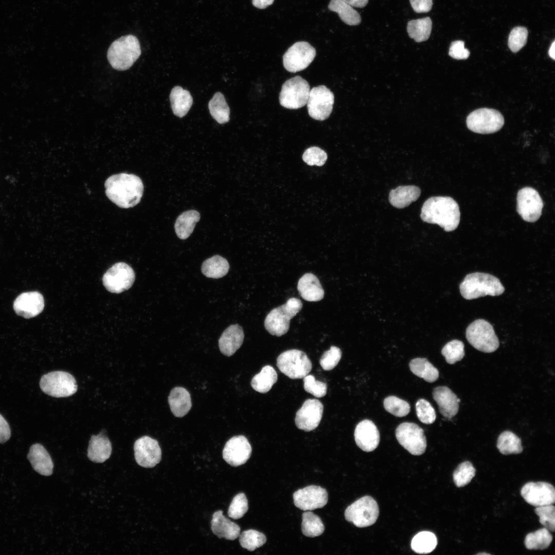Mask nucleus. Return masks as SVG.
<instances>
[{"instance_id":"1","label":"nucleus","mask_w":555,"mask_h":555,"mask_svg":"<svg viewBox=\"0 0 555 555\" xmlns=\"http://www.w3.org/2000/svg\"><path fill=\"white\" fill-rule=\"evenodd\" d=\"M104 186L107 197L117 206L124 209L137 205L144 190L142 181L138 176L124 173L109 177Z\"/></svg>"},{"instance_id":"2","label":"nucleus","mask_w":555,"mask_h":555,"mask_svg":"<svg viewBox=\"0 0 555 555\" xmlns=\"http://www.w3.org/2000/svg\"><path fill=\"white\" fill-rule=\"evenodd\" d=\"M458 203L448 196H434L428 199L421 208L420 217L426 223L437 224L446 232L456 229L460 221Z\"/></svg>"},{"instance_id":"3","label":"nucleus","mask_w":555,"mask_h":555,"mask_svg":"<svg viewBox=\"0 0 555 555\" xmlns=\"http://www.w3.org/2000/svg\"><path fill=\"white\" fill-rule=\"evenodd\" d=\"M459 289L462 297L470 300L486 295H501L505 288L496 277L477 272L467 274L460 284Z\"/></svg>"},{"instance_id":"4","label":"nucleus","mask_w":555,"mask_h":555,"mask_svg":"<svg viewBox=\"0 0 555 555\" xmlns=\"http://www.w3.org/2000/svg\"><path fill=\"white\" fill-rule=\"evenodd\" d=\"M141 54L138 39L133 35L121 36L112 43L107 51L111 66L118 70L130 68Z\"/></svg>"},{"instance_id":"5","label":"nucleus","mask_w":555,"mask_h":555,"mask_svg":"<svg viewBox=\"0 0 555 555\" xmlns=\"http://www.w3.org/2000/svg\"><path fill=\"white\" fill-rule=\"evenodd\" d=\"M303 304L295 298L289 299L286 303L272 309L266 316L264 326L271 335L280 337L288 331L290 321L301 310Z\"/></svg>"},{"instance_id":"6","label":"nucleus","mask_w":555,"mask_h":555,"mask_svg":"<svg viewBox=\"0 0 555 555\" xmlns=\"http://www.w3.org/2000/svg\"><path fill=\"white\" fill-rule=\"evenodd\" d=\"M466 337L473 347L484 353L494 352L499 347V341L492 326L483 319L476 320L469 324Z\"/></svg>"},{"instance_id":"7","label":"nucleus","mask_w":555,"mask_h":555,"mask_svg":"<svg viewBox=\"0 0 555 555\" xmlns=\"http://www.w3.org/2000/svg\"><path fill=\"white\" fill-rule=\"evenodd\" d=\"M40 385L44 393L57 398L70 396L77 392L78 388L73 376L68 372L60 371L43 375Z\"/></svg>"},{"instance_id":"8","label":"nucleus","mask_w":555,"mask_h":555,"mask_svg":"<svg viewBox=\"0 0 555 555\" xmlns=\"http://www.w3.org/2000/svg\"><path fill=\"white\" fill-rule=\"evenodd\" d=\"M279 370L289 378H303L312 369V363L303 351L293 349L281 353L276 360Z\"/></svg>"},{"instance_id":"9","label":"nucleus","mask_w":555,"mask_h":555,"mask_svg":"<svg viewBox=\"0 0 555 555\" xmlns=\"http://www.w3.org/2000/svg\"><path fill=\"white\" fill-rule=\"evenodd\" d=\"M308 82L299 76L291 78L283 84L279 96L280 104L292 109L302 107L307 104L310 92Z\"/></svg>"},{"instance_id":"10","label":"nucleus","mask_w":555,"mask_h":555,"mask_svg":"<svg viewBox=\"0 0 555 555\" xmlns=\"http://www.w3.org/2000/svg\"><path fill=\"white\" fill-rule=\"evenodd\" d=\"M346 521L357 527L363 528L374 524L379 515V507L376 501L370 496H365L356 501L344 512Z\"/></svg>"},{"instance_id":"11","label":"nucleus","mask_w":555,"mask_h":555,"mask_svg":"<svg viewBox=\"0 0 555 555\" xmlns=\"http://www.w3.org/2000/svg\"><path fill=\"white\" fill-rule=\"evenodd\" d=\"M466 123L470 131L488 134L500 130L504 125V118L496 109L482 108L471 112L467 118Z\"/></svg>"},{"instance_id":"12","label":"nucleus","mask_w":555,"mask_h":555,"mask_svg":"<svg viewBox=\"0 0 555 555\" xmlns=\"http://www.w3.org/2000/svg\"><path fill=\"white\" fill-rule=\"evenodd\" d=\"M395 434L398 442L411 454L420 455L425 452L426 438L423 429L417 424L403 422L396 428Z\"/></svg>"},{"instance_id":"13","label":"nucleus","mask_w":555,"mask_h":555,"mask_svg":"<svg viewBox=\"0 0 555 555\" xmlns=\"http://www.w3.org/2000/svg\"><path fill=\"white\" fill-rule=\"evenodd\" d=\"M316 55L315 48L305 41L297 42L290 46L283 57L284 68L289 72H297L306 69Z\"/></svg>"},{"instance_id":"14","label":"nucleus","mask_w":555,"mask_h":555,"mask_svg":"<svg viewBox=\"0 0 555 555\" xmlns=\"http://www.w3.org/2000/svg\"><path fill=\"white\" fill-rule=\"evenodd\" d=\"M334 103L333 93L324 85L312 88L309 92L307 107L309 115L313 119L323 121L332 112Z\"/></svg>"},{"instance_id":"15","label":"nucleus","mask_w":555,"mask_h":555,"mask_svg":"<svg viewBox=\"0 0 555 555\" xmlns=\"http://www.w3.org/2000/svg\"><path fill=\"white\" fill-rule=\"evenodd\" d=\"M135 274L131 266L125 263H117L104 273L103 285L112 292L119 293L128 289L133 285Z\"/></svg>"},{"instance_id":"16","label":"nucleus","mask_w":555,"mask_h":555,"mask_svg":"<svg viewBox=\"0 0 555 555\" xmlns=\"http://www.w3.org/2000/svg\"><path fill=\"white\" fill-rule=\"evenodd\" d=\"M543 208V200L534 189L527 187L519 191L516 209L523 220L530 223L536 221L542 214Z\"/></svg>"},{"instance_id":"17","label":"nucleus","mask_w":555,"mask_h":555,"mask_svg":"<svg viewBox=\"0 0 555 555\" xmlns=\"http://www.w3.org/2000/svg\"><path fill=\"white\" fill-rule=\"evenodd\" d=\"M134 450L136 461L142 467L153 468L161 460V450L158 442L148 436L136 440Z\"/></svg>"},{"instance_id":"18","label":"nucleus","mask_w":555,"mask_h":555,"mask_svg":"<svg viewBox=\"0 0 555 555\" xmlns=\"http://www.w3.org/2000/svg\"><path fill=\"white\" fill-rule=\"evenodd\" d=\"M295 506L304 511L323 507L328 501V493L320 486L311 485L299 489L293 494Z\"/></svg>"},{"instance_id":"19","label":"nucleus","mask_w":555,"mask_h":555,"mask_svg":"<svg viewBox=\"0 0 555 555\" xmlns=\"http://www.w3.org/2000/svg\"><path fill=\"white\" fill-rule=\"evenodd\" d=\"M521 494L527 503L536 507L553 504L555 501L554 488L546 482L527 483Z\"/></svg>"},{"instance_id":"20","label":"nucleus","mask_w":555,"mask_h":555,"mask_svg":"<svg viewBox=\"0 0 555 555\" xmlns=\"http://www.w3.org/2000/svg\"><path fill=\"white\" fill-rule=\"evenodd\" d=\"M323 408V405L318 399L306 400L296 413V426L306 432L314 430L321 421Z\"/></svg>"},{"instance_id":"21","label":"nucleus","mask_w":555,"mask_h":555,"mask_svg":"<svg viewBox=\"0 0 555 555\" xmlns=\"http://www.w3.org/2000/svg\"><path fill=\"white\" fill-rule=\"evenodd\" d=\"M251 446L243 435L232 437L226 443L223 451L224 459L230 465L237 467L244 464L250 457Z\"/></svg>"},{"instance_id":"22","label":"nucleus","mask_w":555,"mask_h":555,"mask_svg":"<svg viewBox=\"0 0 555 555\" xmlns=\"http://www.w3.org/2000/svg\"><path fill=\"white\" fill-rule=\"evenodd\" d=\"M44 307V298L37 291L22 293L13 303L15 313L26 319L36 316L43 311Z\"/></svg>"},{"instance_id":"23","label":"nucleus","mask_w":555,"mask_h":555,"mask_svg":"<svg viewBox=\"0 0 555 555\" xmlns=\"http://www.w3.org/2000/svg\"><path fill=\"white\" fill-rule=\"evenodd\" d=\"M354 437L357 445L367 452L374 451L380 441V434L377 427L368 419L358 423L355 430Z\"/></svg>"},{"instance_id":"24","label":"nucleus","mask_w":555,"mask_h":555,"mask_svg":"<svg viewBox=\"0 0 555 555\" xmlns=\"http://www.w3.org/2000/svg\"><path fill=\"white\" fill-rule=\"evenodd\" d=\"M432 394L443 416L452 418L457 414L460 400L451 389L446 386H438L433 390Z\"/></svg>"},{"instance_id":"25","label":"nucleus","mask_w":555,"mask_h":555,"mask_svg":"<svg viewBox=\"0 0 555 555\" xmlns=\"http://www.w3.org/2000/svg\"><path fill=\"white\" fill-rule=\"evenodd\" d=\"M244 333L242 327L238 324L231 325L223 332L218 340L220 352L230 357L238 349L243 343Z\"/></svg>"},{"instance_id":"26","label":"nucleus","mask_w":555,"mask_h":555,"mask_svg":"<svg viewBox=\"0 0 555 555\" xmlns=\"http://www.w3.org/2000/svg\"><path fill=\"white\" fill-rule=\"evenodd\" d=\"M297 289L301 297L309 302H318L323 299L324 290L313 274H304L299 280Z\"/></svg>"},{"instance_id":"27","label":"nucleus","mask_w":555,"mask_h":555,"mask_svg":"<svg viewBox=\"0 0 555 555\" xmlns=\"http://www.w3.org/2000/svg\"><path fill=\"white\" fill-rule=\"evenodd\" d=\"M27 458L33 469L38 473L50 476L53 472V463L45 448L39 443L32 445Z\"/></svg>"},{"instance_id":"28","label":"nucleus","mask_w":555,"mask_h":555,"mask_svg":"<svg viewBox=\"0 0 555 555\" xmlns=\"http://www.w3.org/2000/svg\"><path fill=\"white\" fill-rule=\"evenodd\" d=\"M211 529L212 532L219 538H225L229 540L237 539L239 535L240 530L238 525L223 515L222 510H218L213 514Z\"/></svg>"},{"instance_id":"29","label":"nucleus","mask_w":555,"mask_h":555,"mask_svg":"<svg viewBox=\"0 0 555 555\" xmlns=\"http://www.w3.org/2000/svg\"><path fill=\"white\" fill-rule=\"evenodd\" d=\"M112 451L110 440L101 432L91 437L87 449V456L93 462L102 463L109 458Z\"/></svg>"},{"instance_id":"30","label":"nucleus","mask_w":555,"mask_h":555,"mask_svg":"<svg viewBox=\"0 0 555 555\" xmlns=\"http://www.w3.org/2000/svg\"><path fill=\"white\" fill-rule=\"evenodd\" d=\"M168 402L172 413L177 417L186 415L192 407L190 394L182 387H175L171 390Z\"/></svg>"},{"instance_id":"31","label":"nucleus","mask_w":555,"mask_h":555,"mask_svg":"<svg viewBox=\"0 0 555 555\" xmlns=\"http://www.w3.org/2000/svg\"><path fill=\"white\" fill-rule=\"evenodd\" d=\"M420 194L421 190L417 186H401L390 191L388 200L393 206L401 209L416 201Z\"/></svg>"},{"instance_id":"32","label":"nucleus","mask_w":555,"mask_h":555,"mask_svg":"<svg viewBox=\"0 0 555 555\" xmlns=\"http://www.w3.org/2000/svg\"><path fill=\"white\" fill-rule=\"evenodd\" d=\"M170 100L174 114L180 118L187 115L193 104L190 92L179 86L172 89Z\"/></svg>"},{"instance_id":"33","label":"nucleus","mask_w":555,"mask_h":555,"mask_svg":"<svg viewBox=\"0 0 555 555\" xmlns=\"http://www.w3.org/2000/svg\"><path fill=\"white\" fill-rule=\"evenodd\" d=\"M200 218L199 213L196 210H188L181 213L177 217L174 226L177 236L181 239L188 238Z\"/></svg>"},{"instance_id":"34","label":"nucleus","mask_w":555,"mask_h":555,"mask_svg":"<svg viewBox=\"0 0 555 555\" xmlns=\"http://www.w3.org/2000/svg\"><path fill=\"white\" fill-rule=\"evenodd\" d=\"M229 267V263L226 258L215 255L203 262L201 270L206 277L219 279L227 274Z\"/></svg>"},{"instance_id":"35","label":"nucleus","mask_w":555,"mask_h":555,"mask_svg":"<svg viewBox=\"0 0 555 555\" xmlns=\"http://www.w3.org/2000/svg\"><path fill=\"white\" fill-rule=\"evenodd\" d=\"M278 380V374L274 368L270 365L264 366L260 373L252 379L251 385L252 388L261 393L269 391Z\"/></svg>"},{"instance_id":"36","label":"nucleus","mask_w":555,"mask_h":555,"mask_svg":"<svg viewBox=\"0 0 555 555\" xmlns=\"http://www.w3.org/2000/svg\"><path fill=\"white\" fill-rule=\"evenodd\" d=\"M328 8L329 10L336 12L340 19L348 25H357L361 21L359 13L343 0H330Z\"/></svg>"},{"instance_id":"37","label":"nucleus","mask_w":555,"mask_h":555,"mask_svg":"<svg viewBox=\"0 0 555 555\" xmlns=\"http://www.w3.org/2000/svg\"><path fill=\"white\" fill-rule=\"evenodd\" d=\"M411 372L428 382H433L439 377V372L426 358H417L409 364Z\"/></svg>"},{"instance_id":"38","label":"nucleus","mask_w":555,"mask_h":555,"mask_svg":"<svg viewBox=\"0 0 555 555\" xmlns=\"http://www.w3.org/2000/svg\"><path fill=\"white\" fill-rule=\"evenodd\" d=\"M432 22L429 17L413 20L407 25V31L409 36L417 42L427 40L431 33Z\"/></svg>"},{"instance_id":"39","label":"nucleus","mask_w":555,"mask_h":555,"mask_svg":"<svg viewBox=\"0 0 555 555\" xmlns=\"http://www.w3.org/2000/svg\"><path fill=\"white\" fill-rule=\"evenodd\" d=\"M212 117L219 124L228 122L230 120V108L224 96L220 92H216L208 104Z\"/></svg>"},{"instance_id":"40","label":"nucleus","mask_w":555,"mask_h":555,"mask_svg":"<svg viewBox=\"0 0 555 555\" xmlns=\"http://www.w3.org/2000/svg\"><path fill=\"white\" fill-rule=\"evenodd\" d=\"M496 446L504 455L519 454L523 451L520 438L509 431H504L499 435Z\"/></svg>"},{"instance_id":"41","label":"nucleus","mask_w":555,"mask_h":555,"mask_svg":"<svg viewBox=\"0 0 555 555\" xmlns=\"http://www.w3.org/2000/svg\"><path fill=\"white\" fill-rule=\"evenodd\" d=\"M437 540L435 535L429 531L417 533L412 539L411 548L416 553L427 554L436 548Z\"/></svg>"},{"instance_id":"42","label":"nucleus","mask_w":555,"mask_h":555,"mask_svg":"<svg viewBox=\"0 0 555 555\" xmlns=\"http://www.w3.org/2000/svg\"><path fill=\"white\" fill-rule=\"evenodd\" d=\"M552 541V536L550 531L544 527L527 534L524 543L528 549L542 550L548 548Z\"/></svg>"},{"instance_id":"43","label":"nucleus","mask_w":555,"mask_h":555,"mask_svg":"<svg viewBox=\"0 0 555 555\" xmlns=\"http://www.w3.org/2000/svg\"><path fill=\"white\" fill-rule=\"evenodd\" d=\"M301 526L303 534L310 538L319 536L324 531V525L320 517L310 511L303 513Z\"/></svg>"},{"instance_id":"44","label":"nucleus","mask_w":555,"mask_h":555,"mask_svg":"<svg viewBox=\"0 0 555 555\" xmlns=\"http://www.w3.org/2000/svg\"><path fill=\"white\" fill-rule=\"evenodd\" d=\"M239 536L241 546L251 551L261 547L266 541L264 534L254 529L245 530Z\"/></svg>"},{"instance_id":"45","label":"nucleus","mask_w":555,"mask_h":555,"mask_svg":"<svg viewBox=\"0 0 555 555\" xmlns=\"http://www.w3.org/2000/svg\"><path fill=\"white\" fill-rule=\"evenodd\" d=\"M441 354L448 363L453 364L464 358V344L460 340H453L443 346L441 350Z\"/></svg>"},{"instance_id":"46","label":"nucleus","mask_w":555,"mask_h":555,"mask_svg":"<svg viewBox=\"0 0 555 555\" xmlns=\"http://www.w3.org/2000/svg\"><path fill=\"white\" fill-rule=\"evenodd\" d=\"M475 469L472 464L468 461L459 464L453 474V478L455 485L461 487L469 484L475 475Z\"/></svg>"},{"instance_id":"47","label":"nucleus","mask_w":555,"mask_h":555,"mask_svg":"<svg viewBox=\"0 0 555 555\" xmlns=\"http://www.w3.org/2000/svg\"><path fill=\"white\" fill-rule=\"evenodd\" d=\"M383 405L387 412L396 417L405 416L410 411L409 403L395 396H390L385 398Z\"/></svg>"},{"instance_id":"48","label":"nucleus","mask_w":555,"mask_h":555,"mask_svg":"<svg viewBox=\"0 0 555 555\" xmlns=\"http://www.w3.org/2000/svg\"><path fill=\"white\" fill-rule=\"evenodd\" d=\"M528 32L526 28L522 26L514 27L511 31L508 45L513 52H518L526 44Z\"/></svg>"},{"instance_id":"49","label":"nucleus","mask_w":555,"mask_h":555,"mask_svg":"<svg viewBox=\"0 0 555 555\" xmlns=\"http://www.w3.org/2000/svg\"><path fill=\"white\" fill-rule=\"evenodd\" d=\"M248 509V500L244 493L236 494L230 504L228 511V516L234 520L242 517Z\"/></svg>"},{"instance_id":"50","label":"nucleus","mask_w":555,"mask_h":555,"mask_svg":"<svg viewBox=\"0 0 555 555\" xmlns=\"http://www.w3.org/2000/svg\"><path fill=\"white\" fill-rule=\"evenodd\" d=\"M539 517L540 523L549 531L553 532L555 528V508L552 504L536 507L534 510Z\"/></svg>"},{"instance_id":"51","label":"nucleus","mask_w":555,"mask_h":555,"mask_svg":"<svg viewBox=\"0 0 555 555\" xmlns=\"http://www.w3.org/2000/svg\"><path fill=\"white\" fill-rule=\"evenodd\" d=\"M417 416L419 420L425 424H431L436 419L434 409L430 403L424 399L418 400L416 403Z\"/></svg>"},{"instance_id":"52","label":"nucleus","mask_w":555,"mask_h":555,"mask_svg":"<svg viewBox=\"0 0 555 555\" xmlns=\"http://www.w3.org/2000/svg\"><path fill=\"white\" fill-rule=\"evenodd\" d=\"M303 382L305 391L314 396L321 398L326 394L327 389L326 383L316 380L313 376L308 374L303 378Z\"/></svg>"},{"instance_id":"53","label":"nucleus","mask_w":555,"mask_h":555,"mask_svg":"<svg viewBox=\"0 0 555 555\" xmlns=\"http://www.w3.org/2000/svg\"><path fill=\"white\" fill-rule=\"evenodd\" d=\"M341 356V349L337 346H331L321 356L320 364L325 371L331 370L338 364Z\"/></svg>"},{"instance_id":"54","label":"nucleus","mask_w":555,"mask_h":555,"mask_svg":"<svg viewBox=\"0 0 555 555\" xmlns=\"http://www.w3.org/2000/svg\"><path fill=\"white\" fill-rule=\"evenodd\" d=\"M303 160L310 165L322 166L327 159L326 153L321 149L313 146L308 148L303 153Z\"/></svg>"},{"instance_id":"55","label":"nucleus","mask_w":555,"mask_h":555,"mask_svg":"<svg viewBox=\"0 0 555 555\" xmlns=\"http://www.w3.org/2000/svg\"><path fill=\"white\" fill-rule=\"evenodd\" d=\"M465 43L462 41L453 42L450 47L449 54L456 60L467 59L470 55V51L465 48Z\"/></svg>"},{"instance_id":"56","label":"nucleus","mask_w":555,"mask_h":555,"mask_svg":"<svg viewBox=\"0 0 555 555\" xmlns=\"http://www.w3.org/2000/svg\"><path fill=\"white\" fill-rule=\"evenodd\" d=\"M411 5L417 13L428 12L432 7V0H410Z\"/></svg>"},{"instance_id":"57","label":"nucleus","mask_w":555,"mask_h":555,"mask_svg":"<svg viewBox=\"0 0 555 555\" xmlns=\"http://www.w3.org/2000/svg\"><path fill=\"white\" fill-rule=\"evenodd\" d=\"M11 430L5 419L0 414V443L6 442L10 437Z\"/></svg>"},{"instance_id":"58","label":"nucleus","mask_w":555,"mask_h":555,"mask_svg":"<svg viewBox=\"0 0 555 555\" xmlns=\"http://www.w3.org/2000/svg\"><path fill=\"white\" fill-rule=\"evenodd\" d=\"M274 0H252L253 5L259 9H265L272 4Z\"/></svg>"},{"instance_id":"59","label":"nucleus","mask_w":555,"mask_h":555,"mask_svg":"<svg viewBox=\"0 0 555 555\" xmlns=\"http://www.w3.org/2000/svg\"><path fill=\"white\" fill-rule=\"evenodd\" d=\"M353 7L363 8L365 7L368 0H343Z\"/></svg>"},{"instance_id":"60","label":"nucleus","mask_w":555,"mask_h":555,"mask_svg":"<svg viewBox=\"0 0 555 555\" xmlns=\"http://www.w3.org/2000/svg\"><path fill=\"white\" fill-rule=\"evenodd\" d=\"M555 42L553 41L551 44L548 51V54L549 57L553 60L555 59Z\"/></svg>"},{"instance_id":"61","label":"nucleus","mask_w":555,"mask_h":555,"mask_svg":"<svg viewBox=\"0 0 555 555\" xmlns=\"http://www.w3.org/2000/svg\"><path fill=\"white\" fill-rule=\"evenodd\" d=\"M477 554L482 555V554H490L488 553H486V552H480V553H477Z\"/></svg>"}]
</instances>
